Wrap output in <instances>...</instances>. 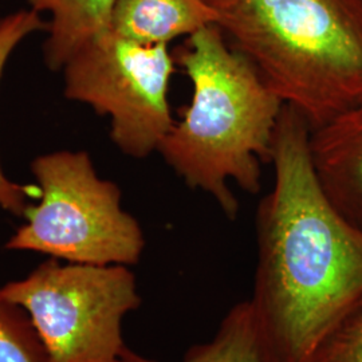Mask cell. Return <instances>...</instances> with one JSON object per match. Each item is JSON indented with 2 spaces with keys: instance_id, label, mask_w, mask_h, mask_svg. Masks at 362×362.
Segmentation results:
<instances>
[{
  "instance_id": "1",
  "label": "cell",
  "mask_w": 362,
  "mask_h": 362,
  "mask_svg": "<svg viewBox=\"0 0 362 362\" xmlns=\"http://www.w3.org/2000/svg\"><path fill=\"white\" fill-rule=\"evenodd\" d=\"M310 127L285 105L274 139L272 192L257 212L250 299L274 362H303L327 327L362 298V231L325 194Z\"/></svg>"
},
{
  "instance_id": "2",
  "label": "cell",
  "mask_w": 362,
  "mask_h": 362,
  "mask_svg": "<svg viewBox=\"0 0 362 362\" xmlns=\"http://www.w3.org/2000/svg\"><path fill=\"white\" fill-rule=\"evenodd\" d=\"M192 83V100L160 144V155L194 191L211 196L228 219L239 214L230 189L262 188L285 104L218 25L189 35L175 57Z\"/></svg>"
},
{
  "instance_id": "3",
  "label": "cell",
  "mask_w": 362,
  "mask_h": 362,
  "mask_svg": "<svg viewBox=\"0 0 362 362\" xmlns=\"http://www.w3.org/2000/svg\"><path fill=\"white\" fill-rule=\"evenodd\" d=\"M218 26L311 130L362 104V0H215Z\"/></svg>"
},
{
  "instance_id": "4",
  "label": "cell",
  "mask_w": 362,
  "mask_h": 362,
  "mask_svg": "<svg viewBox=\"0 0 362 362\" xmlns=\"http://www.w3.org/2000/svg\"><path fill=\"white\" fill-rule=\"evenodd\" d=\"M40 202L6 248L34 251L82 264H137L143 228L122 208L121 191L101 179L86 152H55L34 160Z\"/></svg>"
},
{
  "instance_id": "5",
  "label": "cell",
  "mask_w": 362,
  "mask_h": 362,
  "mask_svg": "<svg viewBox=\"0 0 362 362\" xmlns=\"http://www.w3.org/2000/svg\"><path fill=\"white\" fill-rule=\"evenodd\" d=\"M26 311L49 362H121L122 321L141 305L128 266L52 258L0 287Z\"/></svg>"
},
{
  "instance_id": "6",
  "label": "cell",
  "mask_w": 362,
  "mask_h": 362,
  "mask_svg": "<svg viewBox=\"0 0 362 362\" xmlns=\"http://www.w3.org/2000/svg\"><path fill=\"white\" fill-rule=\"evenodd\" d=\"M175 62L168 45H143L110 30L62 67L66 97L109 117L117 148L144 158L158 151L175 124L168 101Z\"/></svg>"
},
{
  "instance_id": "7",
  "label": "cell",
  "mask_w": 362,
  "mask_h": 362,
  "mask_svg": "<svg viewBox=\"0 0 362 362\" xmlns=\"http://www.w3.org/2000/svg\"><path fill=\"white\" fill-rule=\"evenodd\" d=\"M309 146L325 194L362 231V104L311 130Z\"/></svg>"
},
{
  "instance_id": "8",
  "label": "cell",
  "mask_w": 362,
  "mask_h": 362,
  "mask_svg": "<svg viewBox=\"0 0 362 362\" xmlns=\"http://www.w3.org/2000/svg\"><path fill=\"white\" fill-rule=\"evenodd\" d=\"M218 22L209 0H117L110 30L143 45H168Z\"/></svg>"
},
{
  "instance_id": "9",
  "label": "cell",
  "mask_w": 362,
  "mask_h": 362,
  "mask_svg": "<svg viewBox=\"0 0 362 362\" xmlns=\"http://www.w3.org/2000/svg\"><path fill=\"white\" fill-rule=\"evenodd\" d=\"M37 13L52 16L47 25L45 59L61 70L85 45L110 31L117 0H26Z\"/></svg>"
},
{
  "instance_id": "10",
  "label": "cell",
  "mask_w": 362,
  "mask_h": 362,
  "mask_svg": "<svg viewBox=\"0 0 362 362\" xmlns=\"http://www.w3.org/2000/svg\"><path fill=\"white\" fill-rule=\"evenodd\" d=\"M121 362H158L128 349ZM180 362H274L259 333L250 300L235 305L212 339L194 345Z\"/></svg>"
},
{
  "instance_id": "11",
  "label": "cell",
  "mask_w": 362,
  "mask_h": 362,
  "mask_svg": "<svg viewBox=\"0 0 362 362\" xmlns=\"http://www.w3.org/2000/svg\"><path fill=\"white\" fill-rule=\"evenodd\" d=\"M47 30L39 13L34 10L18 11L0 19V77L15 47L33 33ZM28 189L10 180L0 165V209L13 215H25Z\"/></svg>"
},
{
  "instance_id": "12",
  "label": "cell",
  "mask_w": 362,
  "mask_h": 362,
  "mask_svg": "<svg viewBox=\"0 0 362 362\" xmlns=\"http://www.w3.org/2000/svg\"><path fill=\"white\" fill-rule=\"evenodd\" d=\"M0 362H49L28 314L0 288Z\"/></svg>"
},
{
  "instance_id": "13",
  "label": "cell",
  "mask_w": 362,
  "mask_h": 362,
  "mask_svg": "<svg viewBox=\"0 0 362 362\" xmlns=\"http://www.w3.org/2000/svg\"><path fill=\"white\" fill-rule=\"evenodd\" d=\"M303 362H362V298L327 327Z\"/></svg>"
},
{
  "instance_id": "14",
  "label": "cell",
  "mask_w": 362,
  "mask_h": 362,
  "mask_svg": "<svg viewBox=\"0 0 362 362\" xmlns=\"http://www.w3.org/2000/svg\"><path fill=\"white\" fill-rule=\"evenodd\" d=\"M209 1H211V3H212V1H215V0H209Z\"/></svg>"
}]
</instances>
